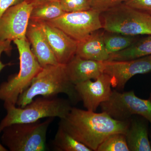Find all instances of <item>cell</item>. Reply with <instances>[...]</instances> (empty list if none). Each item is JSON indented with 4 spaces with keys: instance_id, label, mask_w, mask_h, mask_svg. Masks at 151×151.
<instances>
[{
    "instance_id": "cell-3",
    "label": "cell",
    "mask_w": 151,
    "mask_h": 151,
    "mask_svg": "<svg viewBox=\"0 0 151 151\" xmlns=\"http://www.w3.org/2000/svg\"><path fill=\"white\" fill-rule=\"evenodd\" d=\"M70 100L57 96L37 97L24 107L4 105L7 113L0 122V134L6 127L19 123H30L44 118H65L72 107Z\"/></svg>"
},
{
    "instance_id": "cell-26",
    "label": "cell",
    "mask_w": 151,
    "mask_h": 151,
    "mask_svg": "<svg viewBox=\"0 0 151 151\" xmlns=\"http://www.w3.org/2000/svg\"><path fill=\"white\" fill-rule=\"evenodd\" d=\"M25 1V0H0V18L11 7Z\"/></svg>"
},
{
    "instance_id": "cell-25",
    "label": "cell",
    "mask_w": 151,
    "mask_h": 151,
    "mask_svg": "<svg viewBox=\"0 0 151 151\" xmlns=\"http://www.w3.org/2000/svg\"><path fill=\"white\" fill-rule=\"evenodd\" d=\"M12 41L9 40H2L0 39V72L6 66L10 65V63H3L1 61V57L3 52H5L7 54H10L12 50Z\"/></svg>"
},
{
    "instance_id": "cell-4",
    "label": "cell",
    "mask_w": 151,
    "mask_h": 151,
    "mask_svg": "<svg viewBox=\"0 0 151 151\" xmlns=\"http://www.w3.org/2000/svg\"><path fill=\"white\" fill-rule=\"evenodd\" d=\"M13 42L19 52V70L0 85V100L4 101V106L16 105L19 96L29 86L42 68L33 54L27 39L15 40Z\"/></svg>"
},
{
    "instance_id": "cell-23",
    "label": "cell",
    "mask_w": 151,
    "mask_h": 151,
    "mask_svg": "<svg viewBox=\"0 0 151 151\" xmlns=\"http://www.w3.org/2000/svg\"><path fill=\"white\" fill-rule=\"evenodd\" d=\"M129 0H89L91 9L103 12L124 4Z\"/></svg>"
},
{
    "instance_id": "cell-6",
    "label": "cell",
    "mask_w": 151,
    "mask_h": 151,
    "mask_svg": "<svg viewBox=\"0 0 151 151\" xmlns=\"http://www.w3.org/2000/svg\"><path fill=\"white\" fill-rule=\"evenodd\" d=\"M105 31L136 36L151 35V15L123 4L101 13Z\"/></svg>"
},
{
    "instance_id": "cell-24",
    "label": "cell",
    "mask_w": 151,
    "mask_h": 151,
    "mask_svg": "<svg viewBox=\"0 0 151 151\" xmlns=\"http://www.w3.org/2000/svg\"><path fill=\"white\" fill-rule=\"evenodd\" d=\"M124 4L151 15V0H129Z\"/></svg>"
},
{
    "instance_id": "cell-14",
    "label": "cell",
    "mask_w": 151,
    "mask_h": 151,
    "mask_svg": "<svg viewBox=\"0 0 151 151\" xmlns=\"http://www.w3.org/2000/svg\"><path fill=\"white\" fill-rule=\"evenodd\" d=\"M68 78L74 85L96 79L104 73L105 62L84 59L75 55L65 65Z\"/></svg>"
},
{
    "instance_id": "cell-20",
    "label": "cell",
    "mask_w": 151,
    "mask_h": 151,
    "mask_svg": "<svg viewBox=\"0 0 151 151\" xmlns=\"http://www.w3.org/2000/svg\"><path fill=\"white\" fill-rule=\"evenodd\" d=\"M136 36L104 31L103 40L108 54L111 55L128 48L137 40Z\"/></svg>"
},
{
    "instance_id": "cell-21",
    "label": "cell",
    "mask_w": 151,
    "mask_h": 151,
    "mask_svg": "<svg viewBox=\"0 0 151 151\" xmlns=\"http://www.w3.org/2000/svg\"><path fill=\"white\" fill-rule=\"evenodd\" d=\"M97 151H129L125 134L110 135L100 144Z\"/></svg>"
},
{
    "instance_id": "cell-5",
    "label": "cell",
    "mask_w": 151,
    "mask_h": 151,
    "mask_svg": "<svg viewBox=\"0 0 151 151\" xmlns=\"http://www.w3.org/2000/svg\"><path fill=\"white\" fill-rule=\"evenodd\" d=\"M53 119L8 126L1 132L2 144L10 151H45L47 130Z\"/></svg>"
},
{
    "instance_id": "cell-11",
    "label": "cell",
    "mask_w": 151,
    "mask_h": 151,
    "mask_svg": "<svg viewBox=\"0 0 151 151\" xmlns=\"http://www.w3.org/2000/svg\"><path fill=\"white\" fill-rule=\"evenodd\" d=\"M94 80H87L75 86L84 108L95 112L102 103L109 100L113 90L111 78L108 74L103 73Z\"/></svg>"
},
{
    "instance_id": "cell-28",
    "label": "cell",
    "mask_w": 151,
    "mask_h": 151,
    "mask_svg": "<svg viewBox=\"0 0 151 151\" xmlns=\"http://www.w3.org/2000/svg\"><path fill=\"white\" fill-rule=\"evenodd\" d=\"M8 151L7 149L3 145L0 143V151Z\"/></svg>"
},
{
    "instance_id": "cell-27",
    "label": "cell",
    "mask_w": 151,
    "mask_h": 151,
    "mask_svg": "<svg viewBox=\"0 0 151 151\" xmlns=\"http://www.w3.org/2000/svg\"><path fill=\"white\" fill-rule=\"evenodd\" d=\"M30 4H32L33 6L44 4V3L52 1H57V0H25Z\"/></svg>"
},
{
    "instance_id": "cell-10",
    "label": "cell",
    "mask_w": 151,
    "mask_h": 151,
    "mask_svg": "<svg viewBox=\"0 0 151 151\" xmlns=\"http://www.w3.org/2000/svg\"><path fill=\"white\" fill-rule=\"evenodd\" d=\"M151 71V55L122 61H105L104 73L111 77L112 87L124 89L128 81L137 74Z\"/></svg>"
},
{
    "instance_id": "cell-7",
    "label": "cell",
    "mask_w": 151,
    "mask_h": 151,
    "mask_svg": "<svg viewBox=\"0 0 151 151\" xmlns=\"http://www.w3.org/2000/svg\"><path fill=\"white\" fill-rule=\"evenodd\" d=\"M102 112L115 120L128 121L133 116H140L151 124V101L139 98L133 91H112L109 100L100 105Z\"/></svg>"
},
{
    "instance_id": "cell-9",
    "label": "cell",
    "mask_w": 151,
    "mask_h": 151,
    "mask_svg": "<svg viewBox=\"0 0 151 151\" xmlns=\"http://www.w3.org/2000/svg\"><path fill=\"white\" fill-rule=\"evenodd\" d=\"M33 6L27 1L11 7L0 18V39H25Z\"/></svg>"
},
{
    "instance_id": "cell-1",
    "label": "cell",
    "mask_w": 151,
    "mask_h": 151,
    "mask_svg": "<svg viewBox=\"0 0 151 151\" xmlns=\"http://www.w3.org/2000/svg\"><path fill=\"white\" fill-rule=\"evenodd\" d=\"M129 122L115 120L102 111L97 113L72 107L67 116L60 119L59 126L92 151H97L110 135L125 134Z\"/></svg>"
},
{
    "instance_id": "cell-15",
    "label": "cell",
    "mask_w": 151,
    "mask_h": 151,
    "mask_svg": "<svg viewBox=\"0 0 151 151\" xmlns=\"http://www.w3.org/2000/svg\"><path fill=\"white\" fill-rule=\"evenodd\" d=\"M103 32L99 30L77 42L76 55L85 59L101 62L108 61L110 55L105 48Z\"/></svg>"
},
{
    "instance_id": "cell-2",
    "label": "cell",
    "mask_w": 151,
    "mask_h": 151,
    "mask_svg": "<svg viewBox=\"0 0 151 151\" xmlns=\"http://www.w3.org/2000/svg\"><path fill=\"white\" fill-rule=\"evenodd\" d=\"M59 94L67 95L72 105L81 101L75 85L68 77L65 65H47L42 67L29 86L20 95L16 105L23 108L37 96L54 97Z\"/></svg>"
},
{
    "instance_id": "cell-16",
    "label": "cell",
    "mask_w": 151,
    "mask_h": 151,
    "mask_svg": "<svg viewBox=\"0 0 151 151\" xmlns=\"http://www.w3.org/2000/svg\"><path fill=\"white\" fill-rule=\"evenodd\" d=\"M125 135L129 151H151L147 125L144 120L132 116Z\"/></svg>"
},
{
    "instance_id": "cell-13",
    "label": "cell",
    "mask_w": 151,
    "mask_h": 151,
    "mask_svg": "<svg viewBox=\"0 0 151 151\" xmlns=\"http://www.w3.org/2000/svg\"><path fill=\"white\" fill-rule=\"evenodd\" d=\"M26 35L33 54L42 67L59 64L37 22L30 20Z\"/></svg>"
},
{
    "instance_id": "cell-8",
    "label": "cell",
    "mask_w": 151,
    "mask_h": 151,
    "mask_svg": "<svg viewBox=\"0 0 151 151\" xmlns=\"http://www.w3.org/2000/svg\"><path fill=\"white\" fill-rule=\"evenodd\" d=\"M46 22L61 30L77 42L103 28L101 13L92 9L82 12H65L57 18Z\"/></svg>"
},
{
    "instance_id": "cell-19",
    "label": "cell",
    "mask_w": 151,
    "mask_h": 151,
    "mask_svg": "<svg viewBox=\"0 0 151 151\" xmlns=\"http://www.w3.org/2000/svg\"><path fill=\"white\" fill-rule=\"evenodd\" d=\"M52 144L55 151H92L59 126Z\"/></svg>"
},
{
    "instance_id": "cell-29",
    "label": "cell",
    "mask_w": 151,
    "mask_h": 151,
    "mask_svg": "<svg viewBox=\"0 0 151 151\" xmlns=\"http://www.w3.org/2000/svg\"><path fill=\"white\" fill-rule=\"evenodd\" d=\"M149 100H150L151 101V91L150 92V97H149Z\"/></svg>"
},
{
    "instance_id": "cell-17",
    "label": "cell",
    "mask_w": 151,
    "mask_h": 151,
    "mask_svg": "<svg viewBox=\"0 0 151 151\" xmlns=\"http://www.w3.org/2000/svg\"><path fill=\"white\" fill-rule=\"evenodd\" d=\"M150 55H151V35L140 40H137L124 50L110 55L108 60H130Z\"/></svg>"
},
{
    "instance_id": "cell-12",
    "label": "cell",
    "mask_w": 151,
    "mask_h": 151,
    "mask_svg": "<svg viewBox=\"0 0 151 151\" xmlns=\"http://www.w3.org/2000/svg\"><path fill=\"white\" fill-rule=\"evenodd\" d=\"M37 22L58 62L66 65L76 55L77 42L47 22Z\"/></svg>"
},
{
    "instance_id": "cell-30",
    "label": "cell",
    "mask_w": 151,
    "mask_h": 151,
    "mask_svg": "<svg viewBox=\"0 0 151 151\" xmlns=\"http://www.w3.org/2000/svg\"></svg>"
},
{
    "instance_id": "cell-22",
    "label": "cell",
    "mask_w": 151,
    "mask_h": 151,
    "mask_svg": "<svg viewBox=\"0 0 151 151\" xmlns=\"http://www.w3.org/2000/svg\"><path fill=\"white\" fill-rule=\"evenodd\" d=\"M63 10L65 12H75L91 9L89 0H59Z\"/></svg>"
},
{
    "instance_id": "cell-18",
    "label": "cell",
    "mask_w": 151,
    "mask_h": 151,
    "mask_svg": "<svg viewBox=\"0 0 151 151\" xmlns=\"http://www.w3.org/2000/svg\"><path fill=\"white\" fill-rule=\"evenodd\" d=\"M59 0L52 1L33 6L30 20L37 22H48L57 18L65 13Z\"/></svg>"
}]
</instances>
